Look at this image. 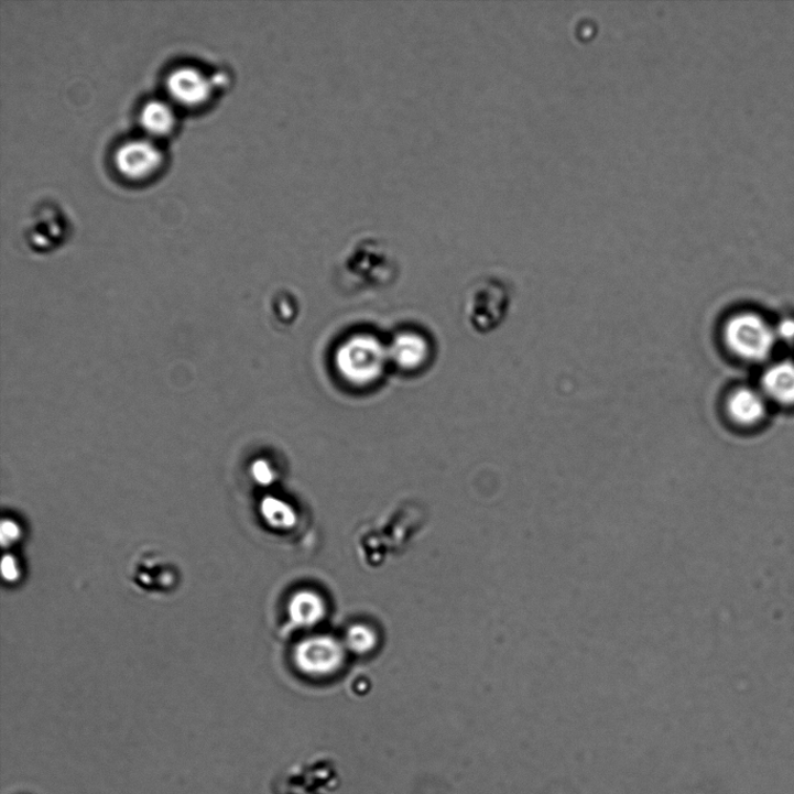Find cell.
Returning a JSON list of instances; mask_svg holds the SVG:
<instances>
[{
  "label": "cell",
  "instance_id": "obj_2",
  "mask_svg": "<svg viewBox=\"0 0 794 794\" xmlns=\"http://www.w3.org/2000/svg\"><path fill=\"white\" fill-rule=\"evenodd\" d=\"M727 348L747 362L766 360L775 348L776 336L770 325L755 313H739L724 328Z\"/></svg>",
  "mask_w": 794,
  "mask_h": 794
},
{
  "label": "cell",
  "instance_id": "obj_4",
  "mask_svg": "<svg viewBox=\"0 0 794 794\" xmlns=\"http://www.w3.org/2000/svg\"><path fill=\"white\" fill-rule=\"evenodd\" d=\"M511 296L503 283L483 281L470 292L467 315L477 331L488 333L503 323Z\"/></svg>",
  "mask_w": 794,
  "mask_h": 794
},
{
  "label": "cell",
  "instance_id": "obj_15",
  "mask_svg": "<svg viewBox=\"0 0 794 794\" xmlns=\"http://www.w3.org/2000/svg\"><path fill=\"white\" fill-rule=\"evenodd\" d=\"M254 475L261 483H269L273 479V471L264 463H259L254 467Z\"/></svg>",
  "mask_w": 794,
  "mask_h": 794
},
{
  "label": "cell",
  "instance_id": "obj_10",
  "mask_svg": "<svg viewBox=\"0 0 794 794\" xmlns=\"http://www.w3.org/2000/svg\"><path fill=\"white\" fill-rule=\"evenodd\" d=\"M762 392L782 405H794V362L783 361L768 368L762 378Z\"/></svg>",
  "mask_w": 794,
  "mask_h": 794
},
{
  "label": "cell",
  "instance_id": "obj_14",
  "mask_svg": "<svg viewBox=\"0 0 794 794\" xmlns=\"http://www.w3.org/2000/svg\"><path fill=\"white\" fill-rule=\"evenodd\" d=\"M347 644L357 654H366L376 644L374 633L366 626H354L348 632Z\"/></svg>",
  "mask_w": 794,
  "mask_h": 794
},
{
  "label": "cell",
  "instance_id": "obj_9",
  "mask_svg": "<svg viewBox=\"0 0 794 794\" xmlns=\"http://www.w3.org/2000/svg\"><path fill=\"white\" fill-rule=\"evenodd\" d=\"M727 412L738 425L754 426L766 413V396L755 389L740 388L729 394Z\"/></svg>",
  "mask_w": 794,
  "mask_h": 794
},
{
  "label": "cell",
  "instance_id": "obj_1",
  "mask_svg": "<svg viewBox=\"0 0 794 794\" xmlns=\"http://www.w3.org/2000/svg\"><path fill=\"white\" fill-rule=\"evenodd\" d=\"M389 362L388 347L367 333L355 334L346 339L334 358L340 378L357 388H368L379 382Z\"/></svg>",
  "mask_w": 794,
  "mask_h": 794
},
{
  "label": "cell",
  "instance_id": "obj_6",
  "mask_svg": "<svg viewBox=\"0 0 794 794\" xmlns=\"http://www.w3.org/2000/svg\"><path fill=\"white\" fill-rule=\"evenodd\" d=\"M163 155L150 140H132L117 151L115 162L121 175L142 180L153 175L162 164Z\"/></svg>",
  "mask_w": 794,
  "mask_h": 794
},
{
  "label": "cell",
  "instance_id": "obj_7",
  "mask_svg": "<svg viewBox=\"0 0 794 794\" xmlns=\"http://www.w3.org/2000/svg\"><path fill=\"white\" fill-rule=\"evenodd\" d=\"M388 350L390 362L404 371L422 369L427 365L431 355L427 339L416 331L400 333Z\"/></svg>",
  "mask_w": 794,
  "mask_h": 794
},
{
  "label": "cell",
  "instance_id": "obj_16",
  "mask_svg": "<svg viewBox=\"0 0 794 794\" xmlns=\"http://www.w3.org/2000/svg\"><path fill=\"white\" fill-rule=\"evenodd\" d=\"M4 575L8 579H13L17 576V570L12 558H6L3 563Z\"/></svg>",
  "mask_w": 794,
  "mask_h": 794
},
{
  "label": "cell",
  "instance_id": "obj_11",
  "mask_svg": "<svg viewBox=\"0 0 794 794\" xmlns=\"http://www.w3.org/2000/svg\"><path fill=\"white\" fill-rule=\"evenodd\" d=\"M140 120L149 133L161 137L166 135L175 127L176 117L168 102L151 100L142 108Z\"/></svg>",
  "mask_w": 794,
  "mask_h": 794
},
{
  "label": "cell",
  "instance_id": "obj_3",
  "mask_svg": "<svg viewBox=\"0 0 794 794\" xmlns=\"http://www.w3.org/2000/svg\"><path fill=\"white\" fill-rule=\"evenodd\" d=\"M345 261L352 278L371 285L389 283L393 275V257L388 247L374 238L361 239L352 244Z\"/></svg>",
  "mask_w": 794,
  "mask_h": 794
},
{
  "label": "cell",
  "instance_id": "obj_8",
  "mask_svg": "<svg viewBox=\"0 0 794 794\" xmlns=\"http://www.w3.org/2000/svg\"><path fill=\"white\" fill-rule=\"evenodd\" d=\"M172 97L186 107H196L211 94V81L195 68H180L168 78Z\"/></svg>",
  "mask_w": 794,
  "mask_h": 794
},
{
  "label": "cell",
  "instance_id": "obj_5",
  "mask_svg": "<svg viewBox=\"0 0 794 794\" xmlns=\"http://www.w3.org/2000/svg\"><path fill=\"white\" fill-rule=\"evenodd\" d=\"M301 671L312 676H327L342 665L345 653L341 644L327 637L312 638L302 642L296 651Z\"/></svg>",
  "mask_w": 794,
  "mask_h": 794
},
{
  "label": "cell",
  "instance_id": "obj_12",
  "mask_svg": "<svg viewBox=\"0 0 794 794\" xmlns=\"http://www.w3.org/2000/svg\"><path fill=\"white\" fill-rule=\"evenodd\" d=\"M326 612V606L320 596L311 591H302L291 599L289 613L291 620L298 626H313L318 623Z\"/></svg>",
  "mask_w": 794,
  "mask_h": 794
},
{
  "label": "cell",
  "instance_id": "obj_13",
  "mask_svg": "<svg viewBox=\"0 0 794 794\" xmlns=\"http://www.w3.org/2000/svg\"><path fill=\"white\" fill-rule=\"evenodd\" d=\"M262 511L269 524L279 529H287L295 525L296 515L283 501L269 498L263 501Z\"/></svg>",
  "mask_w": 794,
  "mask_h": 794
},
{
  "label": "cell",
  "instance_id": "obj_17",
  "mask_svg": "<svg viewBox=\"0 0 794 794\" xmlns=\"http://www.w3.org/2000/svg\"><path fill=\"white\" fill-rule=\"evenodd\" d=\"M7 534L9 535L10 540L14 539L18 534V530L15 525L12 524V522H10V524L3 525V535L6 536Z\"/></svg>",
  "mask_w": 794,
  "mask_h": 794
}]
</instances>
